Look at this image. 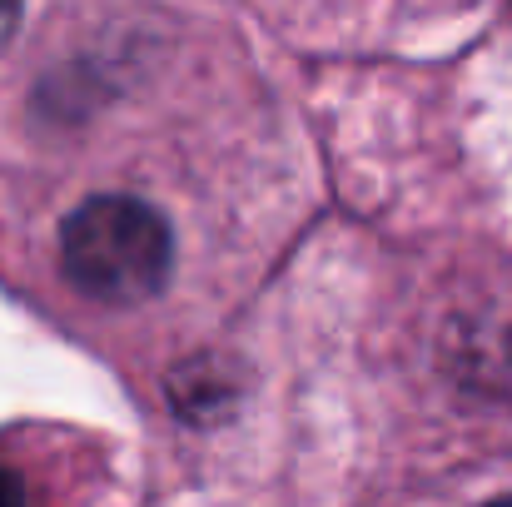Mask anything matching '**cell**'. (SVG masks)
<instances>
[{
  "instance_id": "obj_1",
  "label": "cell",
  "mask_w": 512,
  "mask_h": 507,
  "mask_svg": "<svg viewBox=\"0 0 512 507\" xmlns=\"http://www.w3.org/2000/svg\"><path fill=\"white\" fill-rule=\"evenodd\" d=\"M60 269L95 304H145L174 269L165 214L135 194H90L60 224Z\"/></svg>"
},
{
  "instance_id": "obj_3",
  "label": "cell",
  "mask_w": 512,
  "mask_h": 507,
  "mask_svg": "<svg viewBox=\"0 0 512 507\" xmlns=\"http://www.w3.org/2000/svg\"><path fill=\"white\" fill-rule=\"evenodd\" d=\"M483 507H512V498H493V503H483Z\"/></svg>"
},
{
  "instance_id": "obj_2",
  "label": "cell",
  "mask_w": 512,
  "mask_h": 507,
  "mask_svg": "<svg viewBox=\"0 0 512 507\" xmlns=\"http://www.w3.org/2000/svg\"><path fill=\"white\" fill-rule=\"evenodd\" d=\"M15 25H20V5H0V50H5V40L15 35Z\"/></svg>"
}]
</instances>
